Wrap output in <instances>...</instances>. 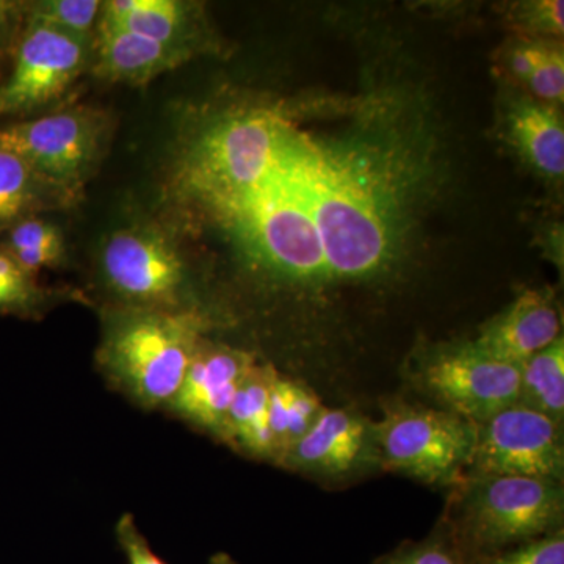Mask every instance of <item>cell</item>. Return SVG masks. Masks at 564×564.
Returning a JSON list of instances; mask_svg holds the SVG:
<instances>
[{"mask_svg":"<svg viewBox=\"0 0 564 564\" xmlns=\"http://www.w3.org/2000/svg\"><path fill=\"white\" fill-rule=\"evenodd\" d=\"M518 403L556 423L564 422V340L536 352L521 366Z\"/></svg>","mask_w":564,"mask_h":564,"instance_id":"ffe728a7","label":"cell"},{"mask_svg":"<svg viewBox=\"0 0 564 564\" xmlns=\"http://www.w3.org/2000/svg\"><path fill=\"white\" fill-rule=\"evenodd\" d=\"M372 564H470V558L440 524L425 540L404 541Z\"/></svg>","mask_w":564,"mask_h":564,"instance_id":"cb8c5ba5","label":"cell"},{"mask_svg":"<svg viewBox=\"0 0 564 564\" xmlns=\"http://www.w3.org/2000/svg\"><path fill=\"white\" fill-rule=\"evenodd\" d=\"M470 564H564V530L496 554L475 556Z\"/></svg>","mask_w":564,"mask_h":564,"instance_id":"d4e9b609","label":"cell"},{"mask_svg":"<svg viewBox=\"0 0 564 564\" xmlns=\"http://www.w3.org/2000/svg\"><path fill=\"white\" fill-rule=\"evenodd\" d=\"M451 489L440 524L469 558L563 530V484L511 475H464Z\"/></svg>","mask_w":564,"mask_h":564,"instance_id":"7a4b0ae2","label":"cell"},{"mask_svg":"<svg viewBox=\"0 0 564 564\" xmlns=\"http://www.w3.org/2000/svg\"><path fill=\"white\" fill-rule=\"evenodd\" d=\"M7 254L29 274L54 265L63 254L61 229L40 218H24L11 228Z\"/></svg>","mask_w":564,"mask_h":564,"instance_id":"7402d4cb","label":"cell"},{"mask_svg":"<svg viewBox=\"0 0 564 564\" xmlns=\"http://www.w3.org/2000/svg\"><path fill=\"white\" fill-rule=\"evenodd\" d=\"M410 377L414 388L443 410L481 423L518 403L521 367L467 343L426 351L415 359Z\"/></svg>","mask_w":564,"mask_h":564,"instance_id":"52a82bcc","label":"cell"},{"mask_svg":"<svg viewBox=\"0 0 564 564\" xmlns=\"http://www.w3.org/2000/svg\"><path fill=\"white\" fill-rule=\"evenodd\" d=\"M323 411L325 406L317 393L306 386L285 380L276 372L273 373L272 384H270L269 417L278 463L293 443L310 432Z\"/></svg>","mask_w":564,"mask_h":564,"instance_id":"d6986e66","label":"cell"},{"mask_svg":"<svg viewBox=\"0 0 564 564\" xmlns=\"http://www.w3.org/2000/svg\"><path fill=\"white\" fill-rule=\"evenodd\" d=\"M28 21L41 22L77 39L90 41L93 28L101 18L98 0H43L29 6Z\"/></svg>","mask_w":564,"mask_h":564,"instance_id":"603a6c76","label":"cell"},{"mask_svg":"<svg viewBox=\"0 0 564 564\" xmlns=\"http://www.w3.org/2000/svg\"><path fill=\"white\" fill-rule=\"evenodd\" d=\"M273 370L252 366L234 397L228 415V441L258 458L274 459L276 447L270 430L269 395Z\"/></svg>","mask_w":564,"mask_h":564,"instance_id":"ac0fdd59","label":"cell"},{"mask_svg":"<svg viewBox=\"0 0 564 564\" xmlns=\"http://www.w3.org/2000/svg\"><path fill=\"white\" fill-rule=\"evenodd\" d=\"M202 318L177 310L132 307L107 328L106 372L144 406L172 403L202 340Z\"/></svg>","mask_w":564,"mask_h":564,"instance_id":"277c9868","label":"cell"},{"mask_svg":"<svg viewBox=\"0 0 564 564\" xmlns=\"http://www.w3.org/2000/svg\"><path fill=\"white\" fill-rule=\"evenodd\" d=\"M563 6L562 0L534 2L527 10L525 20L532 22L533 28L538 31L562 35L564 25Z\"/></svg>","mask_w":564,"mask_h":564,"instance_id":"f1b7e54d","label":"cell"},{"mask_svg":"<svg viewBox=\"0 0 564 564\" xmlns=\"http://www.w3.org/2000/svg\"><path fill=\"white\" fill-rule=\"evenodd\" d=\"M296 137L267 111L221 122L193 150L188 185L212 206L254 191L280 169Z\"/></svg>","mask_w":564,"mask_h":564,"instance_id":"5b68a950","label":"cell"},{"mask_svg":"<svg viewBox=\"0 0 564 564\" xmlns=\"http://www.w3.org/2000/svg\"><path fill=\"white\" fill-rule=\"evenodd\" d=\"M88 62V40L28 21L13 70L0 85V118L29 113L57 101Z\"/></svg>","mask_w":564,"mask_h":564,"instance_id":"30bf717a","label":"cell"},{"mask_svg":"<svg viewBox=\"0 0 564 564\" xmlns=\"http://www.w3.org/2000/svg\"><path fill=\"white\" fill-rule=\"evenodd\" d=\"M560 337L562 318L554 299L547 292L527 291L486 323L473 343L492 358L521 367Z\"/></svg>","mask_w":564,"mask_h":564,"instance_id":"5bb4252c","label":"cell"},{"mask_svg":"<svg viewBox=\"0 0 564 564\" xmlns=\"http://www.w3.org/2000/svg\"><path fill=\"white\" fill-rule=\"evenodd\" d=\"M102 137L101 115L66 110L0 129V148L14 152L51 188L74 193L98 161Z\"/></svg>","mask_w":564,"mask_h":564,"instance_id":"ba28073f","label":"cell"},{"mask_svg":"<svg viewBox=\"0 0 564 564\" xmlns=\"http://www.w3.org/2000/svg\"><path fill=\"white\" fill-rule=\"evenodd\" d=\"M466 475H511L563 484V425L516 403L477 423Z\"/></svg>","mask_w":564,"mask_h":564,"instance_id":"9c48e42d","label":"cell"},{"mask_svg":"<svg viewBox=\"0 0 564 564\" xmlns=\"http://www.w3.org/2000/svg\"><path fill=\"white\" fill-rule=\"evenodd\" d=\"M117 541L128 564H169L152 551L147 538L137 529L132 514H124L118 521Z\"/></svg>","mask_w":564,"mask_h":564,"instance_id":"83f0119b","label":"cell"},{"mask_svg":"<svg viewBox=\"0 0 564 564\" xmlns=\"http://www.w3.org/2000/svg\"><path fill=\"white\" fill-rule=\"evenodd\" d=\"M102 273L111 291L140 310H173L184 289V265L161 234L115 232L104 247Z\"/></svg>","mask_w":564,"mask_h":564,"instance_id":"8fae6325","label":"cell"},{"mask_svg":"<svg viewBox=\"0 0 564 564\" xmlns=\"http://www.w3.org/2000/svg\"><path fill=\"white\" fill-rule=\"evenodd\" d=\"M47 188L28 163L0 148V229L28 218Z\"/></svg>","mask_w":564,"mask_h":564,"instance_id":"44dd1931","label":"cell"},{"mask_svg":"<svg viewBox=\"0 0 564 564\" xmlns=\"http://www.w3.org/2000/svg\"><path fill=\"white\" fill-rule=\"evenodd\" d=\"M299 166L328 278L356 280L378 272L391 254V231L372 182L307 140Z\"/></svg>","mask_w":564,"mask_h":564,"instance_id":"6da1fadb","label":"cell"},{"mask_svg":"<svg viewBox=\"0 0 564 564\" xmlns=\"http://www.w3.org/2000/svg\"><path fill=\"white\" fill-rule=\"evenodd\" d=\"M510 135L527 161L549 177L564 173V129L554 107L540 101L516 104L508 118Z\"/></svg>","mask_w":564,"mask_h":564,"instance_id":"e0dca14e","label":"cell"},{"mask_svg":"<svg viewBox=\"0 0 564 564\" xmlns=\"http://www.w3.org/2000/svg\"><path fill=\"white\" fill-rule=\"evenodd\" d=\"M525 87L532 91L534 101L558 104L564 96L563 52L545 44L540 61L525 80Z\"/></svg>","mask_w":564,"mask_h":564,"instance_id":"4316f807","label":"cell"},{"mask_svg":"<svg viewBox=\"0 0 564 564\" xmlns=\"http://www.w3.org/2000/svg\"><path fill=\"white\" fill-rule=\"evenodd\" d=\"M209 564H237L228 554H217L212 556Z\"/></svg>","mask_w":564,"mask_h":564,"instance_id":"4dcf8cb0","label":"cell"},{"mask_svg":"<svg viewBox=\"0 0 564 564\" xmlns=\"http://www.w3.org/2000/svg\"><path fill=\"white\" fill-rule=\"evenodd\" d=\"M377 434L380 469L454 488L469 469L477 423L443 408L391 402Z\"/></svg>","mask_w":564,"mask_h":564,"instance_id":"8992f818","label":"cell"},{"mask_svg":"<svg viewBox=\"0 0 564 564\" xmlns=\"http://www.w3.org/2000/svg\"><path fill=\"white\" fill-rule=\"evenodd\" d=\"M192 57L185 47L144 39L98 22L95 70L99 77L126 84H147Z\"/></svg>","mask_w":564,"mask_h":564,"instance_id":"9a60e30c","label":"cell"},{"mask_svg":"<svg viewBox=\"0 0 564 564\" xmlns=\"http://www.w3.org/2000/svg\"><path fill=\"white\" fill-rule=\"evenodd\" d=\"M99 22L192 51L191 3L177 0H110L102 3Z\"/></svg>","mask_w":564,"mask_h":564,"instance_id":"2e32d148","label":"cell"},{"mask_svg":"<svg viewBox=\"0 0 564 564\" xmlns=\"http://www.w3.org/2000/svg\"><path fill=\"white\" fill-rule=\"evenodd\" d=\"M40 293L31 280L7 252L0 251V311L20 313L31 310Z\"/></svg>","mask_w":564,"mask_h":564,"instance_id":"484cf974","label":"cell"},{"mask_svg":"<svg viewBox=\"0 0 564 564\" xmlns=\"http://www.w3.org/2000/svg\"><path fill=\"white\" fill-rule=\"evenodd\" d=\"M303 140L296 137L288 158L261 187L214 207L231 220L267 269L292 281L317 282L328 278V272L300 174Z\"/></svg>","mask_w":564,"mask_h":564,"instance_id":"3957f363","label":"cell"},{"mask_svg":"<svg viewBox=\"0 0 564 564\" xmlns=\"http://www.w3.org/2000/svg\"><path fill=\"white\" fill-rule=\"evenodd\" d=\"M22 3L0 0V58L10 46L13 33L17 31L18 21L22 13Z\"/></svg>","mask_w":564,"mask_h":564,"instance_id":"f546056e","label":"cell"},{"mask_svg":"<svg viewBox=\"0 0 564 564\" xmlns=\"http://www.w3.org/2000/svg\"><path fill=\"white\" fill-rule=\"evenodd\" d=\"M280 464L328 480L380 469L377 422L348 408H325L310 432L282 455Z\"/></svg>","mask_w":564,"mask_h":564,"instance_id":"7c38bea8","label":"cell"},{"mask_svg":"<svg viewBox=\"0 0 564 564\" xmlns=\"http://www.w3.org/2000/svg\"><path fill=\"white\" fill-rule=\"evenodd\" d=\"M252 366L250 356L242 351L199 345L180 392L170 404L182 417L228 440L229 410Z\"/></svg>","mask_w":564,"mask_h":564,"instance_id":"4fadbf2b","label":"cell"}]
</instances>
